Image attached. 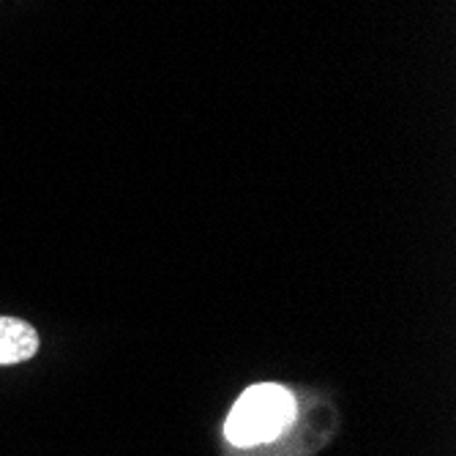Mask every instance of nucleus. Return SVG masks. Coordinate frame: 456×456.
Here are the masks:
<instances>
[{
    "mask_svg": "<svg viewBox=\"0 0 456 456\" xmlns=\"http://www.w3.org/2000/svg\"><path fill=\"white\" fill-rule=\"evenodd\" d=\"M296 396L284 386L257 383L246 388L224 421V437L235 448H257L276 443L296 421Z\"/></svg>",
    "mask_w": 456,
    "mask_h": 456,
    "instance_id": "obj_1",
    "label": "nucleus"
},
{
    "mask_svg": "<svg viewBox=\"0 0 456 456\" xmlns=\"http://www.w3.org/2000/svg\"><path fill=\"white\" fill-rule=\"evenodd\" d=\"M38 350L36 328L17 317H0V366L33 358Z\"/></svg>",
    "mask_w": 456,
    "mask_h": 456,
    "instance_id": "obj_2",
    "label": "nucleus"
}]
</instances>
